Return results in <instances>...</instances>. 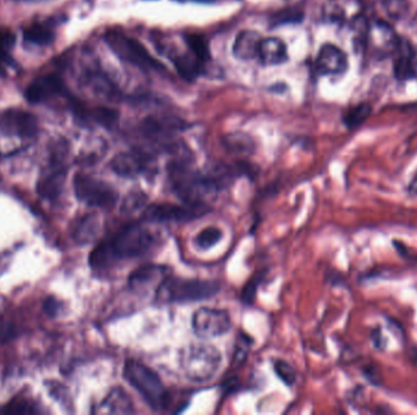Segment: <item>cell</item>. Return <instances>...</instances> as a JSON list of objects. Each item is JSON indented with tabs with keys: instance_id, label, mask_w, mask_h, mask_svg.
I'll use <instances>...</instances> for the list:
<instances>
[{
	"instance_id": "1",
	"label": "cell",
	"mask_w": 417,
	"mask_h": 415,
	"mask_svg": "<svg viewBox=\"0 0 417 415\" xmlns=\"http://www.w3.org/2000/svg\"><path fill=\"white\" fill-rule=\"evenodd\" d=\"M168 172L173 193L187 205L208 206L206 198L220 192L208 173L195 171L184 158L170 163Z\"/></svg>"
},
{
	"instance_id": "2",
	"label": "cell",
	"mask_w": 417,
	"mask_h": 415,
	"mask_svg": "<svg viewBox=\"0 0 417 415\" xmlns=\"http://www.w3.org/2000/svg\"><path fill=\"white\" fill-rule=\"evenodd\" d=\"M155 237L143 223H130L120 229L112 238L102 243L110 266L121 259H138L149 252Z\"/></svg>"
},
{
	"instance_id": "3",
	"label": "cell",
	"mask_w": 417,
	"mask_h": 415,
	"mask_svg": "<svg viewBox=\"0 0 417 415\" xmlns=\"http://www.w3.org/2000/svg\"><path fill=\"white\" fill-rule=\"evenodd\" d=\"M220 291L219 283L168 275L159 284L155 299L160 304H188L210 299Z\"/></svg>"
},
{
	"instance_id": "4",
	"label": "cell",
	"mask_w": 417,
	"mask_h": 415,
	"mask_svg": "<svg viewBox=\"0 0 417 415\" xmlns=\"http://www.w3.org/2000/svg\"><path fill=\"white\" fill-rule=\"evenodd\" d=\"M123 378L145 400L152 409L161 412L168 408V392L153 369L137 360H127L123 367Z\"/></svg>"
},
{
	"instance_id": "5",
	"label": "cell",
	"mask_w": 417,
	"mask_h": 415,
	"mask_svg": "<svg viewBox=\"0 0 417 415\" xmlns=\"http://www.w3.org/2000/svg\"><path fill=\"white\" fill-rule=\"evenodd\" d=\"M222 357L218 349L208 344H190L182 349L179 365L187 379L205 382L213 379L221 367Z\"/></svg>"
},
{
	"instance_id": "6",
	"label": "cell",
	"mask_w": 417,
	"mask_h": 415,
	"mask_svg": "<svg viewBox=\"0 0 417 415\" xmlns=\"http://www.w3.org/2000/svg\"><path fill=\"white\" fill-rule=\"evenodd\" d=\"M105 42L120 60L125 61L130 65L143 70L155 71L163 68V65L148 53L145 46L131 37L126 36L123 32L109 30L105 35Z\"/></svg>"
},
{
	"instance_id": "7",
	"label": "cell",
	"mask_w": 417,
	"mask_h": 415,
	"mask_svg": "<svg viewBox=\"0 0 417 415\" xmlns=\"http://www.w3.org/2000/svg\"><path fill=\"white\" fill-rule=\"evenodd\" d=\"M73 190L76 198L91 208L110 211L116 206L120 195L109 183L78 173L73 178Z\"/></svg>"
},
{
	"instance_id": "8",
	"label": "cell",
	"mask_w": 417,
	"mask_h": 415,
	"mask_svg": "<svg viewBox=\"0 0 417 415\" xmlns=\"http://www.w3.org/2000/svg\"><path fill=\"white\" fill-rule=\"evenodd\" d=\"M208 212V206H192L184 203H150L143 208V222H190Z\"/></svg>"
},
{
	"instance_id": "9",
	"label": "cell",
	"mask_w": 417,
	"mask_h": 415,
	"mask_svg": "<svg viewBox=\"0 0 417 415\" xmlns=\"http://www.w3.org/2000/svg\"><path fill=\"white\" fill-rule=\"evenodd\" d=\"M112 171L123 178L152 176L157 171L155 157L141 149L117 154L110 163Z\"/></svg>"
},
{
	"instance_id": "10",
	"label": "cell",
	"mask_w": 417,
	"mask_h": 415,
	"mask_svg": "<svg viewBox=\"0 0 417 415\" xmlns=\"http://www.w3.org/2000/svg\"><path fill=\"white\" fill-rule=\"evenodd\" d=\"M231 326L232 319L224 309L203 307L198 309L192 318L194 334L203 339H211L226 334L231 330Z\"/></svg>"
},
{
	"instance_id": "11",
	"label": "cell",
	"mask_w": 417,
	"mask_h": 415,
	"mask_svg": "<svg viewBox=\"0 0 417 415\" xmlns=\"http://www.w3.org/2000/svg\"><path fill=\"white\" fill-rule=\"evenodd\" d=\"M0 131L21 138H31L38 132V121L28 112L9 110L0 115Z\"/></svg>"
},
{
	"instance_id": "12",
	"label": "cell",
	"mask_w": 417,
	"mask_h": 415,
	"mask_svg": "<svg viewBox=\"0 0 417 415\" xmlns=\"http://www.w3.org/2000/svg\"><path fill=\"white\" fill-rule=\"evenodd\" d=\"M394 76L399 81H409L417 76V56L415 48L407 39L399 38L393 51Z\"/></svg>"
},
{
	"instance_id": "13",
	"label": "cell",
	"mask_w": 417,
	"mask_h": 415,
	"mask_svg": "<svg viewBox=\"0 0 417 415\" xmlns=\"http://www.w3.org/2000/svg\"><path fill=\"white\" fill-rule=\"evenodd\" d=\"M315 68L322 76H339L348 68V59L338 46L325 44L316 56Z\"/></svg>"
},
{
	"instance_id": "14",
	"label": "cell",
	"mask_w": 417,
	"mask_h": 415,
	"mask_svg": "<svg viewBox=\"0 0 417 415\" xmlns=\"http://www.w3.org/2000/svg\"><path fill=\"white\" fill-rule=\"evenodd\" d=\"M398 41L399 37L394 33L391 26L383 21H376L373 25L369 26L365 46H373L376 51H380V54L382 53L383 56H387L396 50Z\"/></svg>"
},
{
	"instance_id": "15",
	"label": "cell",
	"mask_w": 417,
	"mask_h": 415,
	"mask_svg": "<svg viewBox=\"0 0 417 415\" xmlns=\"http://www.w3.org/2000/svg\"><path fill=\"white\" fill-rule=\"evenodd\" d=\"M186 127L187 124L182 120L175 117H148L142 122L141 131L145 137L160 140L182 131Z\"/></svg>"
},
{
	"instance_id": "16",
	"label": "cell",
	"mask_w": 417,
	"mask_h": 415,
	"mask_svg": "<svg viewBox=\"0 0 417 415\" xmlns=\"http://www.w3.org/2000/svg\"><path fill=\"white\" fill-rule=\"evenodd\" d=\"M168 273L170 268L163 264H144L130 274L128 285L133 291H142L155 282L161 283Z\"/></svg>"
},
{
	"instance_id": "17",
	"label": "cell",
	"mask_w": 417,
	"mask_h": 415,
	"mask_svg": "<svg viewBox=\"0 0 417 415\" xmlns=\"http://www.w3.org/2000/svg\"><path fill=\"white\" fill-rule=\"evenodd\" d=\"M325 14L332 22L351 26L362 15V6L359 0H332Z\"/></svg>"
},
{
	"instance_id": "18",
	"label": "cell",
	"mask_w": 417,
	"mask_h": 415,
	"mask_svg": "<svg viewBox=\"0 0 417 415\" xmlns=\"http://www.w3.org/2000/svg\"><path fill=\"white\" fill-rule=\"evenodd\" d=\"M64 91L62 82L55 75L41 77L37 78L36 81L28 86L26 89V100L31 104H37L46 100V98L60 94Z\"/></svg>"
},
{
	"instance_id": "19",
	"label": "cell",
	"mask_w": 417,
	"mask_h": 415,
	"mask_svg": "<svg viewBox=\"0 0 417 415\" xmlns=\"http://www.w3.org/2000/svg\"><path fill=\"white\" fill-rule=\"evenodd\" d=\"M65 177H66V169L62 167L60 161L54 163V166H53L51 172L46 173L38 181L37 192L41 195L42 198L54 200L62 194Z\"/></svg>"
},
{
	"instance_id": "20",
	"label": "cell",
	"mask_w": 417,
	"mask_h": 415,
	"mask_svg": "<svg viewBox=\"0 0 417 415\" xmlns=\"http://www.w3.org/2000/svg\"><path fill=\"white\" fill-rule=\"evenodd\" d=\"M258 57L266 66H276V65L285 64L288 59L287 46L280 38H275V37L261 39Z\"/></svg>"
},
{
	"instance_id": "21",
	"label": "cell",
	"mask_w": 417,
	"mask_h": 415,
	"mask_svg": "<svg viewBox=\"0 0 417 415\" xmlns=\"http://www.w3.org/2000/svg\"><path fill=\"white\" fill-rule=\"evenodd\" d=\"M102 224H100V218L96 213H89L86 214L76 223L72 235L77 243L80 245H87L91 243L98 238L100 233Z\"/></svg>"
},
{
	"instance_id": "22",
	"label": "cell",
	"mask_w": 417,
	"mask_h": 415,
	"mask_svg": "<svg viewBox=\"0 0 417 415\" xmlns=\"http://www.w3.org/2000/svg\"><path fill=\"white\" fill-rule=\"evenodd\" d=\"M261 37L254 30H243L236 38L233 44V54L240 60H250L258 57Z\"/></svg>"
},
{
	"instance_id": "23",
	"label": "cell",
	"mask_w": 417,
	"mask_h": 415,
	"mask_svg": "<svg viewBox=\"0 0 417 415\" xmlns=\"http://www.w3.org/2000/svg\"><path fill=\"white\" fill-rule=\"evenodd\" d=\"M102 405L112 414H132L136 412L131 396L123 387L112 389Z\"/></svg>"
},
{
	"instance_id": "24",
	"label": "cell",
	"mask_w": 417,
	"mask_h": 415,
	"mask_svg": "<svg viewBox=\"0 0 417 415\" xmlns=\"http://www.w3.org/2000/svg\"><path fill=\"white\" fill-rule=\"evenodd\" d=\"M173 64L177 68L178 73L187 81H194L204 71V61L198 59L192 51L188 54H182L172 57Z\"/></svg>"
},
{
	"instance_id": "25",
	"label": "cell",
	"mask_w": 417,
	"mask_h": 415,
	"mask_svg": "<svg viewBox=\"0 0 417 415\" xmlns=\"http://www.w3.org/2000/svg\"><path fill=\"white\" fill-rule=\"evenodd\" d=\"M224 144L226 149L236 155H249L254 151L253 139L245 133H233L224 137Z\"/></svg>"
},
{
	"instance_id": "26",
	"label": "cell",
	"mask_w": 417,
	"mask_h": 415,
	"mask_svg": "<svg viewBox=\"0 0 417 415\" xmlns=\"http://www.w3.org/2000/svg\"><path fill=\"white\" fill-rule=\"evenodd\" d=\"M24 37L26 41L37 46H49L54 42L55 35L48 26L37 22L26 28Z\"/></svg>"
},
{
	"instance_id": "27",
	"label": "cell",
	"mask_w": 417,
	"mask_h": 415,
	"mask_svg": "<svg viewBox=\"0 0 417 415\" xmlns=\"http://www.w3.org/2000/svg\"><path fill=\"white\" fill-rule=\"evenodd\" d=\"M370 113H371V107L366 102H362L346 112L343 117V122L349 129H355L366 121Z\"/></svg>"
},
{
	"instance_id": "28",
	"label": "cell",
	"mask_w": 417,
	"mask_h": 415,
	"mask_svg": "<svg viewBox=\"0 0 417 415\" xmlns=\"http://www.w3.org/2000/svg\"><path fill=\"white\" fill-rule=\"evenodd\" d=\"M222 230L218 227H208L203 229L194 239V243L200 250H208L219 243L222 239Z\"/></svg>"
},
{
	"instance_id": "29",
	"label": "cell",
	"mask_w": 417,
	"mask_h": 415,
	"mask_svg": "<svg viewBox=\"0 0 417 415\" xmlns=\"http://www.w3.org/2000/svg\"><path fill=\"white\" fill-rule=\"evenodd\" d=\"M382 9L391 20H402L409 11L407 0H382Z\"/></svg>"
},
{
	"instance_id": "30",
	"label": "cell",
	"mask_w": 417,
	"mask_h": 415,
	"mask_svg": "<svg viewBox=\"0 0 417 415\" xmlns=\"http://www.w3.org/2000/svg\"><path fill=\"white\" fill-rule=\"evenodd\" d=\"M184 39L188 46L189 50L192 51L198 59L204 62H206L210 59L208 43L203 37L199 36V35H187L184 37Z\"/></svg>"
},
{
	"instance_id": "31",
	"label": "cell",
	"mask_w": 417,
	"mask_h": 415,
	"mask_svg": "<svg viewBox=\"0 0 417 415\" xmlns=\"http://www.w3.org/2000/svg\"><path fill=\"white\" fill-rule=\"evenodd\" d=\"M266 275V270H260L249 279V282L245 284V289L242 291V301L247 304H251L254 302L255 296L258 293V288L260 284L263 283V280Z\"/></svg>"
},
{
	"instance_id": "32",
	"label": "cell",
	"mask_w": 417,
	"mask_h": 415,
	"mask_svg": "<svg viewBox=\"0 0 417 415\" xmlns=\"http://www.w3.org/2000/svg\"><path fill=\"white\" fill-rule=\"evenodd\" d=\"M275 373L281 381L287 386H293L296 381V371L294 368L283 360H277L274 365Z\"/></svg>"
},
{
	"instance_id": "33",
	"label": "cell",
	"mask_w": 417,
	"mask_h": 415,
	"mask_svg": "<svg viewBox=\"0 0 417 415\" xmlns=\"http://www.w3.org/2000/svg\"><path fill=\"white\" fill-rule=\"evenodd\" d=\"M145 201H147V195L143 192L139 190L132 192L123 200V211L127 214L136 212L138 210L145 208Z\"/></svg>"
},
{
	"instance_id": "34",
	"label": "cell",
	"mask_w": 417,
	"mask_h": 415,
	"mask_svg": "<svg viewBox=\"0 0 417 415\" xmlns=\"http://www.w3.org/2000/svg\"><path fill=\"white\" fill-rule=\"evenodd\" d=\"M15 44V36L11 32H1L0 33V70H3V65L11 64L9 50Z\"/></svg>"
},
{
	"instance_id": "35",
	"label": "cell",
	"mask_w": 417,
	"mask_h": 415,
	"mask_svg": "<svg viewBox=\"0 0 417 415\" xmlns=\"http://www.w3.org/2000/svg\"><path fill=\"white\" fill-rule=\"evenodd\" d=\"M362 374L364 378L375 387H382L383 386V376H382L381 369L375 362H370L362 367Z\"/></svg>"
},
{
	"instance_id": "36",
	"label": "cell",
	"mask_w": 417,
	"mask_h": 415,
	"mask_svg": "<svg viewBox=\"0 0 417 415\" xmlns=\"http://www.w3.org/2000/svg\"><path fill=\"white\" fill-rule=\"evenodd\" d=\"M303 19V14L301 11L294 10V9H287L277 12L271 21L274 25H285V24H292V22H301Z\"/></svg>"
},
{
	"instance_id": "37",
	"label": "cell",
	"mask_w": 417,
	"mask_h": 415,
	"mask_svg": "<svg viewBox=\"0 0 417 415\" xmlns=\"http://www.w3.org/2000/svg\"><path fill=\"white\" fill-rule=\"evenodd\" d=\"M35 410L32 409V405H28L26 400H16L10 405H6L4 409L0 410V413L6 414H27V413H33Z\"/></svg>"
},
{
	"instance_id": "38",
	"label": "cell",
	"mask_w": 417,
	"mask_h": 415,
	"mask_svg": "<svg viewBox=\"0 0 417 415\" xmlns=\"http://www.w3.org/2000/svg\"><path fill=\"white\" fill-rule=\"evenodd\" d=\"M370 340H371L372 344H373V349L376 351H381L382 352V351L386 349L388 341L382 333L381 326L372 328L371 331H370Z\"/></svg>"
},
{
	"instance_id": "39",
	"label": "cell",
	"mask_w": 417,
	"mask_h": 415,
	"mask_svg": "<svg viewBox=\"0 0 417 415\" xmlns=\"http://www.w3.org/2000/svg\"><path fill=\"white\" fill-rule=\"evenodd\" d=\"M17 336V328L6 320H0V342H8Z\"/></svg>"
},
{
	"instance_id": "40",
	"label": "cell",
	"mask_w": 417,
	"mask_h": 415,
	"mask_svg": "<svg viewBox=\"0 0 417 415\" xmlns=\"http://www.w3.org/2000/svg\"><path fill=\"white\" fill-rule=\"evenodd\" d=\"M249 340V336L245 335L243 336V344H242V340L240 338V344L236 347V353H234V363L236 365H240L247 360V352L249 349V344H248Z\"/></svg>"
},
{
	"instance_id": "41",
	"label": "cell",
	"mask_w": 417,
	"mask_h": 415,
	"mask_svg": "<svg viewBox=\"0 0 417 415\" xmlns=\"http://www.w3.org/2000/svg\"><path fill=\"white\" fill-rule=\"evenodd\" d=\"M393 246L396 248L398 255H399L402 259L410 261V262H414V264H417V255H412V253H410V251H409V248H407L405 243L399 241V240H394V241H393Z\"/></svg>"
},
{
	"instance_id": "42",
	"label": "cell",
	"mask_w": 417,
	"mask_h": 415,
	"mask_svg": "<svg viewBox=\"0 0 417 415\" xmlns=\"http://www.w3.org/2000/svg\"><path fill=\"white\" fill-rule=\"evenodd\" d=\"M43 308L49 317H55L56 314L59 313V302L54 297H48L44 301Z\"/></svg>"
},
{
	"instance_id": "43",
	"label": "cell",
	"mask_w": 417,
	"mask_h": 415,
	"mask_svg": "<svg viewBox=\"0 0 417 415\" xmlns=\"http://www.w3.org/2000/svg\"><path fill=\"white\" fill-rule=\"evenodd\" d=\"M326 279H327L333 286L346 285V278H344L339 272H336V270H331V272H330V275H327Z\"/></svg>"
},
{
	"instance_id": "44",
	"label": "cell",
	"mask_w": 417,
	"mask_h": 415,
	"mask_svg": "<svg viewBox=\"0 0 417 415\" xmlns=\"http://www.w3.org/2000/svg\"><path fill=\"white\" fill-rule=\"evenodd\" d=\"M407 193L412 198H417V174L409 183V185L407 187Z\"/></svg>"
},
{
	"instance_id": "45",
	"label": "cell",
	"mask_w": 417,
	"mask_h": 415,
	"mask_svg": "<svg viewBox=\"0 0 417 415\" xmlns=\"http://www.w3.org/2000/svg\"><path fill=\"white\" fill-rule=\"evenodd\" d=\"M409 358L411 360L412 363H415L417 365V347L416 346H414L410 349V352H409Z\"/></svg>"
},
{
	"instance_id": "46",
	"label": "cell",
	"mask_w": 417,
	"mask_h": 415,
	"mask_svg": "<svg viewBox=\"0 0 417 415\" xmlns=\"http://www.w3.org/2000/svg\"><path fill=\"white\" fill-rule=\"evenodd\" d=\"M197 1H214V0H197Z\"/></svg>"
},
{
	"instance_id": "47",
	"label": "cell",
	"mask_w": 417,
	"mask_h": 415,
	"mask_svg": "<svg viewBox=\"0 0 417 415\" xmlns=\"http://www.w3.org/2000/svg\"><path fill=\"white\" fill-rule=\"evenodd\" d=\"M416 56H417V50H416Z\"/></svg>"
}]
</instances>
